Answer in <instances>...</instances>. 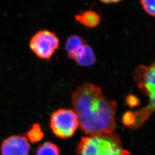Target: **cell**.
<instances>
[{
	"instance_id": "cell-8",
	"label": "cell",
	"mask_w": 155,
	"mask_h": 155,
	"mask_svg": "<svg viewBox=\"0 0 155 155\" xmlns=\"http://www.w3.org/2000/svg\"><path fill=\"white\" fill-rule=\"evenodd\" d=\"M78 22L89 28H95L101 22L100 15L93 10H87L79 13L75 15Z\"/></svg>"
},
{
	"instance_id": "cell-9",
	"label": "cell",
	"mask_w": 155,
	"mask_h": 155,
	"mask_svg": "<svg viewBox=\"0 0 155 155\" xmlns=\"http://www.w3.org/2000/svg\"><path fill=\"white\" fill-rule=\"evenodd\" d=\"M85 44H86V41L82 36L76 35L70 36L67 39L65 43L66 50L68 52V57L69 58L72 55Z\"/></svg>"
},
{
	"instance_id": "cell-12",
	"label": "cell",
	"mask_w": 155,
	"mask_h": 155,
	"mask_svg": "<svg viewBox=\"0 0 155 155\" xmlns=\"http://www.w3.org/2000/svg\"><path fill=\"white\" fill-rule=\"evenodd\" d=\"M141 4L145 11L155 17V0H141Z\"/></svg>"
},
{
	"instance_id": "cell-10",
	"label": "cell",
	"mask_w": 155,
	"mask_h": 155,
	"mask_svg": "<svg viewBox=\"0 0 155 155\" xmlns=\"http://www.w3.org/2000/svg\"><path fill=\"white\" fill-rule=\"evenodd\" d=\"M60 155L61 150L58 145L50 141L40 144L36 152V155Z\"/></svg>"
},
{
	"instance_id": "cell-7",
	"label": "cell",
	"mask_w": 155,
	"mask_h": 155,
	"mask_svg": "<svg viewBox=\"0 0 155 155\" xmlns=\"http://www.w3.org/2000/svg\"><path fill=\"white\" fill-rule=\"evenodd\" d=\"M69 58L75 60L79 66L83 67L91 66L96 61L93 50L87 44L83 45Z\"/></svg>"
},
{
	"instance_id": "cell-1",
	"label": "cell",
	"mask_w": 155,
	"mask_h": 155,
	"mask_svg": "<svg viewBox=\"0 0 155 155\" xmlns=\"http://www.w3.org/2000/svg\"><path fill=\"white\" fill-rule=\"evenodd\" d=\"M72 105L81 130L89 136L114 132L117 103L107 100L99 86L84 83L72 94Z\"/></svg>"
},
{
	"instance_id": "cell-13",
	"label": "cell",
	"mask_w": 155,
	"mask_h": 155,
	"mask_svg": "<svg viewBox=\"0 0 155 155\" xmlns=\"http://www.w3.org/2000/svg\"><path fill=\"white\" fill-rule=\"evenodd\" d=\"M102 2L106 4H116L118 3L121 0H100Z\"/></svg>"
},
{
	"instance_id": "cell-2",
	"label": "cell",
	"mask_w": 155,
	"mask_h": 155,
	"mask_svg": "<svg viewBox=\"0 0 155 155\" xmlns=\"http://www.w3.org/2000/svg\"><path fill=\"white\" fill-rule=\"evenodd\" d=\"M139 90L147 97L148 102L144 107L134 111H127L122 116L124 125L129 129L141 127L155 112V58L149 65H140L133 74Z\"/></svg>"
},
{
	"instance_id": "cell-11",
	"label": "cell",
	"mask_w": 155,
	"mask_h": 155,
	"mask_svg": "<svg viewBox=\"0 0 155 155\" xmlns=\"http://www.w3.org/2000/svg\"><path fill=\"white\" fill-rule=\"evenodd\" d=\"M27 138L32 143H36L43 139L44 132L39 124H35L26 134Z\"/></svg>"
},
{
	"instance_id": "cell-4",
	"label": "cell",
	"mask_w": 155,
	"mask_h": 155,
	"mask_svg": "<svg viewBox=\"0 0 155 155\" xmlns=\"http://www.w3.org/2000/svg\"><path fill=\"white\" fill-rule=\"evenodd\" d=\"M50 127L56 137L67 139L72 137L79 127L78 117L71 109H59L55 111L50 118Z\"/></svg>"
},
{
	"instance_id": "cell-6",
	"label": "cell",
	"mask_w": 155,
	"mask_h": 155,
	"mask_svg": "<svg viewBox=\"0 0 155 155\" xmlns=\"http://www.w3.org/2000/svg\"><path fill=\"white\" fill-rule=\"evenodd\" d=\"M31 145L25 136L15 135L5 139L1 144V155H29Z\"/></svg>"
},
{
	"instance_id": "cell-3",
	"label": "cell",
	"mask_w": 155,
	"mask_h": 155,
	"mask_svg": "<svg viewBox=\"0 0 155 155\" xmlns=\"http://www.w3.org/2000/svg\"><path fill=\"white\" fill-rule=\"evenodd\" d=\"M77 155H130L122 147L116 133H106L83 137L78 144Z\"/></svg>"
},
{
	"instance_id": "cell-5",
	"label": "cell",
	"mask_w": 155,
	"mask_h": 155,
	"mask_svg": "<svg viewBox=\"0 0 155 155\" xmlns=\"http://www.w3.org/2000/svg\"><path fill=\"white\" fill-rule=\"evenodd\" d=\"M33 53L42 59L50 61L59 47V39L55 33L48 30H41L35 33L29 41Z\"/></svg>"
}]
</instances>
